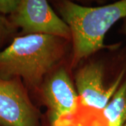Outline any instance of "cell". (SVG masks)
Masks as SVG:
<instances>
[{"label":"cell","instance_id":"5b68a950","mask_svg":"<svg viewBox=\"0 0 126 126\" xmlns=\"http://www.w3.org/2000/svg\"><path fill=\"white\" fill-rule=\"evenodd\" d=\"M124 73L125 70H123L112 84L107 88L104 84L102 64L90 62L83 65L75 75V84L80 104L93 111H102L121 85Z\"/></svg>","mask_w":126,"mask_h":126},{"label":"cell","instance_id":"8fae6325","mask_svg":"<svg viewBox=\"0 0 126 126\" xmlns=\"http://www.w3.org/2000/svg\"><path fill=\"white\" fill-rule=\"evenodd\" d=\"M124 32L126 34V22H125V24H124Z\"/></svg>","mask_w":126,"mask_h":126},{"label":"cell","instance_id":"6da1fadb","mask_svg":"<svg viewBox=\"0 0 126 126\" xmlns=\"http://www.w3.org/2000/svg\"><path fill=\"white\" fill-rule=\"evenodd\" d=\"M70 41L46 34L15 37L0 51V78L20 79L27 89L39 92L46 77L63 61Z\"/></svg>","mask_w":126,"mask_h":126},{"label":"cell","instance_id":"277c9868","mask_svg":"<svg viewBox=\"0 0 126 126\" xmlns=\"http://www.w3.org/2000/svg\"><path fill=\"white\" fill-rule=\"evenodd\" d=\"M0 126H40V113L18 78H0Z\"/></svg>","mask_w":126,"mask_h":126},{"label":"cell","instance_id":"3957f363","mask_svg":"<svg viewBox=\"0 0 126 126\" xmlns=\"http://www.w3.org/2000/svg\"><path fill=\"white\" fill-rule=\"evenodd\" d=\"M9 20L24 35L46 34L71 40L69 26L45 0H19Z\"/></svg>","mask_w":126,"mask_h":126},{"label":"cell","instance_id":"ba28073f","mask_svg":"<svg viewBox=\"0 0 126 126\" xmlns=\"http://www.w3.org/2000/svg\"><path fill=\"white\" fill-rule=\"evenodd\" d=\"M83 119V108L81 105L74 113L66 115L51 121V126H81Z\"/></svg>","mask_w":126,"mask_h":126},{"label":"cell","instance_id":"30bf717a","mask_svg":"<svg viewBox=\"0 0 126 126\" xmlns=\"http://www.w3.org/2000/svg\"><path fill=\"white\" fill-rule=\"evenodd\" d=\"M99 111L83 107V119L81 126H99Z\"/></svg>","mask_w":126,"mask_h":126},{"label":"cell","instance_id":"7c38bea8","mask_svg":"<svg viewBox=\"0 0 126 126\" xmlns=\"http://www.w3.org/2000/svg\"><path fill=\"white\" fill-rule=\"evenodd\" d=\"M99 126H101V125H100V123H99ZM126 126V124H125V125H124V126Z\"/></svg>","mask_w":126,"mask_h":126},{"label":"cell","instance_id":"7a4b0ae2","mask_svg":"<svg viewBox=\"0 0 126 126\" xmlns=\"http://www.w3.org/2000/svg\"><path fill=\"white\" fill-rule=\"evenodd\" d=\"M60 16L71 32L72 67L105 48L107 32L122 18H126V0L99 7H86L69 1L58 6Z\"/></svg>","mask_w":126,"mask_h":126},{"label":"cell","instance_id":"9c48e42d","mask_svg":"<svg viewBox=\"0 0 126 126\" xmlns=\"http://www.w3.org/2000/svg\"><path fill=\"white\" fill-rule=\"evenodd\" d=\"M17 29L10 22L9 18L0 14V51L5 43L14 36Z\"/></svg>","mask_w":126,"mask_h":126},{"label":"cell","instance_id":"8992f818","mask_svg":"<svg viewBox=\"0 0 126 126\" xmlns=\"http://www.w3.org/2000/svg\"><path fill=\"white\" fill-rule=\"evenodd\" d=\"M39 92L50 111V122L77 111L79 98L67 69L58 67L46 77Z\"/></svg>","mask_w":126,"mask_h":126},{"label":"cell","instance_id":"52a82bcc","mask_svg":"<svg viewBox=\"0 0 126 126\" xmlns=\"http://www.w3.org/2000/svg\"><path fill=\"white\" fill-rule=\"evenodd\" d=\"M102 126H123L126 123V80L113 95L102 111L99 112Z\"/></svg>","mask_w":126,"mask_h":126}]
</instances>
